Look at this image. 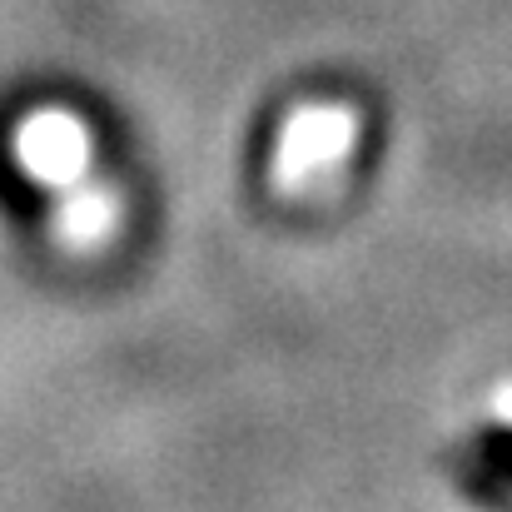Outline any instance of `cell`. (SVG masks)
Segmentation results:
<instances>
[{
	"mask_svg": "<svg viewBox=\"0 0 512 512\" xmlns=\"http://www.w3.org/2000/svg\"><path fill=\"white\" fill-rule=\"evenodd\" d=\"M348 140H353V130H348V115L343 110H334V105H309V110H299L284 125L274 170H279L284 184H304L324 165H334L343 150H348Z\"/></svg>",
	"mask_w": 512,
	"mask_h": 512,
	"instance_id": "cell-2",
	"label": "cell"
},
{
	"mask_svg": "<svg viewBox=\"0 0 512 512\" xmlns=\"http://www.w3.org/2000/svg\"><path fill=\"white\" fill-rule=\"evenodd\" d=\"M10 160L55 194L50 229L65 249H95L120 224V194L95 174V135L70 105H35L10 130Z\"/></svg>",
	"mask_w": 512,
	"mask_h": 512,
	"instance_id": "cell-1",
	"label": "cell"
},
{
	"mask_svg": "<svg viewBox=\"0 0 512 512\" xmlns=\"http://www.w3.org/2000/svg\"><path fill=\"white\" fill-rule=\"evenodd\" d=\"M493 458H498V463L512 473V438H498V443H493Z\"/></svg>",
	"mask_w": 512,
	"mask_h": 512,
	"instance_id": "cell-3",
	"label": "cell"
}]
</instances>
